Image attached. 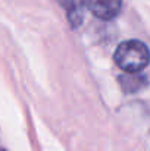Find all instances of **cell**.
<instances>
[{
	"label": "cell",
	"mask_w": 150,
	"mask_h": 151,
	"mask_svg": "<svg viewBox=\"0 0 150 151\" xmlns=\"http://www.w3.org/2000/svg\"><path fill=\"white\" fill-rule=\"evenodd\" d=\"M113 60L124 72L138 73L149 63V49L140 40H127L116 47Z\"/></svg>",
	"instance_id": "1"
},
{
	"label": "cell",
	"mask_w": 150,
	"mask_h": 151,
	"mask_svg": "<svg viewBox=\"0 0 150 151\" xmlns=\"http://www.w3.org/2000/svg\"><path fill=\"white\" fill-rule=\"evenodd\" d=\"M84 6L99 19L110 21L121 12L122 0H83Z\"/></svg>",
	"instance_id": "2"
}]
</instances>
